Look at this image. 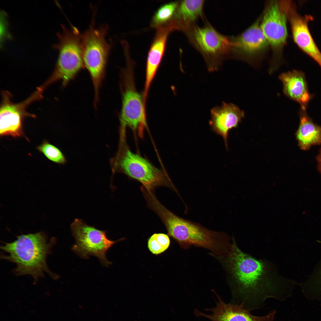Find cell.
I'll use <instances>...</instances> for the list:
<instances>
[{
  "mask_svg": "<svg viewBox=\"0 0 321 321\" xmlns=\"http://www.w3.org/2000/svg\"><path fill=\"white\" fill-rule=\"evenodd\" d=\"M165 226L168 235L183 248L191 246H200L220 256L226 254L231 243L226 233L210 230L174 213L167 217Z\"/></svg>",
  "mask_w": 321,
  "mask_h": 321,
  "instance_id": "3",
  "label": "cell"
},
{
  "mask_svg": "<svg viewBox=\"0 0 321 321\" xmlns=\"http://www.w3.org/2000/svg\"><path fill=\"white\" fill-rule=\"evenodd\" d=\"M258 20L233 40V50H236L248 56H253L265 50L268 43Z\"/></svg>",
  "mask_w": 321,
  "mask_h": 321,
  "instance_id": "17",
  "label": "cell"
},
{
  "mask_svg": "<svg viewBox=\"0 0 321 321\" xmlns=\"http://www.w3.org/2000/svg\"><path fill=\"white\" fill-rule=\"evenodd\" d=\"M299 114V124L295 133L299 148L305 151L312 146L321 145V126L313 122L306 111L301 110Z\"/></svg>",
  "mask_w": 321,
  "mask_h": 321,
  "instance_id": "19",
  "label": "cell"
},
{
  "mask_svg": "<svg viewBox=\"0 0 321 321\" xmlns=\"http://www.w3.org/2000/svg\"><path fill=\"white\" fill-rule=\"evenodd\" d=\"M95 17L93 16L89 27L81 34V39L84 67L87 70L93 84L94 102L97 103L111 46L106 39L108 26L103 24L96 28Z\"/></svg>",
  "mask_w": 321,
  "mask_h": 321,
  "instance_id": "4",
  "label": "cell"
},
{
  "mask_svg": "<svg viewBox=\"0 0 321 321\" xmlns=\"http://www.w3.org/2000/svg\"><path fill=\"white\" fill-rule=\"evenodd\" d=\"M316 159L318 163L317 169L321 174V147L319 150V153L317 156Z\"/></svg>",
  "mask_w": 321,
  "mask_h": 321,
  "instance_id": "24",
  "label": "cell"
},
{
  "mask_svg": "<svg viewBox=\"0 0 321 321\" xmlns=\"http://www.w3.org/2000/svg\"><path fill=\"white\" fill-rule=\"evenodd\" d=\"M209 314L199 311L196 314L209 319L211 321H273L276 311L273 310L262 316L252 314L249 310L241 304L233 303H226L219 297L215 306L209 309Z\"/></svg>",
  "mask_w": 321,
  "mask_h": 321,
  "instance_id": "13",
  "label": "cell"
},
{
  "mask_svg": "<svg viewBox=\"0 0 321 321\" xmlns=\"http://www.w3.org/2000/svg\"><path fill=\"white\" fill-rule=\"evenodd\" d=\"M37 148L48 159L54 162L63 164L66 161L65 158L61 151L46 141H44Z\"/></svg>",
  "mask_w": 321,
  "mask_h": 321,
  "instance_id": "23",
  "label": "cell"
},
{
  "mask_svg": "<svg viewBox=\"0 0 321 321\" xmlns=\"http://www.w3.org/2000/svg\"><path fill=\"white\" fill-rule=\"evenodd\" d=\"M126 65L121 73L122 103L119 119L122 128L128 127L142 138L147 126L143 96L137 90L133 73V62L126 58Z\"/></svg>",
  "mask_w": 321,
  "mask_h": 321,
  "instance_id": "6",
  "label": "cell"
},
{
  "mask_svg": "<svg viewBox=\"0 0 321 321\" xmlns=\"http://www.w3.org/2000/svg\"><path fill=\"white\" fill-rule=\"evenodd\" d=\"M204 0H183L178 4L172 20L177 30L185 32L202 16Z\"/></svg>",
  "mask_w": 321,
  "mask_h": 321,
  "instance_id": "18",
  "label": "cell"
},
{
  "mask_svg": "<svg viewBox=\"0 0 321 321\" xmlns=\"http://www.w3.org/2000/svg\"><path fill=\"white\" fill-rule=\"evenodd\" d=\"M235 303L250 311L262 308L268 299L285 300L298 283L281 275L276 265L266 259H258L242 251L235 238L226 254Z\"/></svg>",
  "mask_w": 321,
  "mask_h": 321,
  "instance_id": "1",
  "label": "cell"
},
{
  "mask_svg": "<svg viewBox=\"0 0 321 321\" xmlns=\"http://www.w3.org/2000/svg\"><path fill=\"white\" fill-rule=\"evenodd\" d=\"M55 241L53 238L48 241L42 232L20 235L13 242L1 247L6 253L1 257L16 264L14 271L17 275H29L36 280L46 273L55 279L57 276L50 270L46 263Z\"/></svg>",
  "mask_w": 321,
  "mask_h": 321,
  "instance_id": "2",
  "label": "cell"
},
{
  "mask_svg": "<svg viewBox=\"0 0 321 321\" xmlns=\"http://www.w3.org/2000/svg\"><path fill=\"white\" fill-rule=\"evenodd\" d=\"M173 31V28L170 22L157 28L156 33L147 57L145 83L143 94L145 102L151 85L163 55L167 38L169 33Z\"/></svg>",
  "mask_w": 321,
  "mask_h": 321,
  "instance_id": "14",
  "label": "cell"
},
{
  "mask_svg": "<svg viewBox=\"0 0 321 321\" xmlns=\"http://www.w3.org/2000/svg\"><path fill=\"white\" fill-rule=\"evenodd\" d=\"M121 153L118 165L126 175L142 184L154 190L157 187L166 186L178 193L177 190L165 172L154 166L140 155L132 152L125 146Z\"/></svg>",
  "mask_w": 321,
  "mask_h": 321,
  "instance_id": "9",
  "label": "cell"
},
{
  "mask_svg": "<svg viewBox=\"0 0 321 321\" xmlns=\"http://www.w3.org/2000/svg\"><path fill=\"white\" fill-rule=\"evenodd\" d=\"M185 32L191 42L204 56L210 71L218 70L222 59L233 50L232 40L209 24L202 27L194 25Z\"/></svg>",
  "mask_w": 321,
  "mask_h": 321,
  "instance_id": "7",
  "label": "cell"
},
{
  "mask_svg": "<svg viewBox=\"0 0 321 321\" xmlns=\"http://www.w3.org/2000/svg\"><path fill=\"white\" fill-rule=\"evenodd\" d=\"M62 27V32L57 33L59 42L54 45L59 51L58 58L54 72L43 84L45 87L59 80L66 86L84 68L81 34L74 26L70 29Z\"/></svg>",
  "mask_w": 321,
  "mask_h": 321,
  "instance_id": "5",
  "label": "cell"
},
{
  "mask_svg": "<svg viewBox=\"0 0 321 321\" xmlns=\"http://www.w3.org/2000/svg\"><path fill=\"white\" fill-rule=\"evenodd\" d=\"M75 241L72 250L81 258L88 259L90 255L97 257L102 264L108 267L111 263L106 258L107 251L121 238L113 241L108 239L106 232L86 224L81 219H75L70 225Z\"/></svg>",
  "mask_w": 321,
  "mask_h": 321,
  "instance_id": "8",
  "label": "cell"
},
{
  "mask_svg": "<svg viewBox=\"0 0 321 321\" xmlns=\"http://www.w3.org/2000/svg\"><path fill=\"white\" fill-rule=\"evenodd\" d=\"M45 89L40 86L28 98L18 103L11 101L12 95L7 91L2 93L0 108V135L14 137L23 135L22 122L25 118H35L36 116L28 112L26 108L31 103L43 97Z\"/></svg>",
  "mask_w": 321,
  "mask_h": 321,
  "instance_id": "10",
  "label": "cell"
},
{
  "mask_svg": "<svg viewBox=\"0 0 321 321\" xmlns=\"http://www.w3.org/2000/svg\"><path fill=\"white\" fill-rule=\"evenodd\" d=\"M298 285L307 297L321 298V259L307 278Z\"/></svg>",
  "mask_w": 321,
  "mask_h": 321,
  "instance_id": "20",
  "label": "cell"
},
{
  "mask_svg": "<svg viewBox=\"0 0 321 321\" xmlns=\"http://www.w3.org/2000/svg\"><path fill=\"white\" fill-rule=\"evenodd\" d=\"M291 25L295 43L304 52L314 60L321 68V52L315 43L308 27L313 19L310 15H301L297 11L295 3L291 1L279 2Z\"/></svg>",
  "mask_w": 321,
  "mask_h": 321,
  "instance_id": "11",
  "label": "cell"
},
{
  "mask_svg": "<svg viewBox=\"0 0 321 321\" xmlns=\"http://www.w3.org/2000/svg\"><path fill=\"white\" fill-rule=\"evenodd\" d=\"M287 19L279 2L270 1L267 3L260 26L274 51H281L285 44L287 36Z\"/></svg>",
  "mask_w": 321,
  "mask_h": 321,
  "instance_id": "12",
  "label": "cell"
},
{
  "mask_svg": "<svg viewBox=\"0 0 321 321\" xmlns=\"http://www.w3.org/2000/svg\"><path fill=\"white\" fill-rule=\"evenodd\" d=\"M170 238L167 235L160 233L152 235L148 240V247L153 254L158 255L166 250L169 246Z\"/></svg>",
  "mask_w": 321,
  "mask_h": 321,
  "instance_id": "22",
  "label": "cell"
},
{
  "mask_svg": "<svg viewBox=\"0 0 321 321\" xmlns=\"http://www.w3.org/2000/svg\"><path fill=\"white\" fill-rule=\"evenodd\" d=\"M210 114L209 123L211 128L215 133L222 136L228 150L229 131L237 126L244 117V112L233 103L223 102L221 106L212 108Z\"/></svg>",
  "mask_w": 321,
  "mask_h": 321,
  "instance_id": "15",
  "label": "cell"
},
{
  "mask_svg": "<svg viewBox=\"0 0 321 321\" xmlns=\"http://www.w3.org/2000/svg\"><path fill=\"white\" fill-rule=\"evenodd\" d=\"M279 78L282 82L283 92L290 99L299 103L301 110L306 111L311 99L304 73L293 70L281 74Z\"/></svg>",
  "mask_w": 321,
  "mask_h": 321,
  "instance_id": "16",
  "label": "cell"
},
{
  "mask_svg": "<svg viewBox=\"0 0 321 321\" xmlns=\"http://www.w3.org/2000/svg\"><path fill=\"white\" fill-rule=\"evenodd\" d=\"M178 4L177 2H171L160 7L152 18V26L157 28L170 21L173 18Z\"/></svg>",
  "mask_w": 321,
  "mask_h": 321,
  "instance_id": "21",
  "label": "cell"
}]
</instances>
